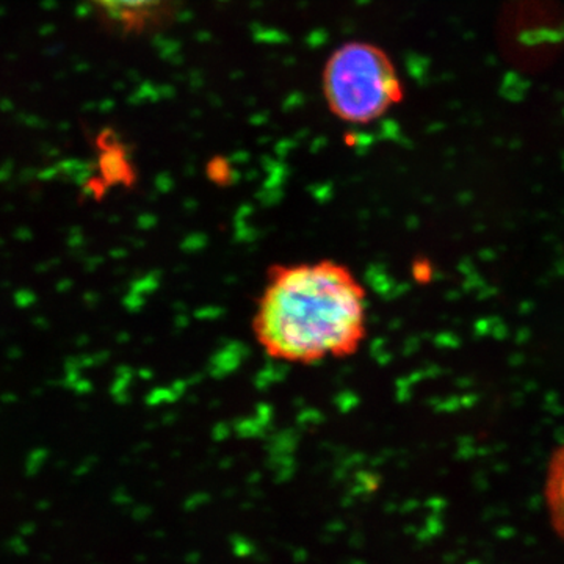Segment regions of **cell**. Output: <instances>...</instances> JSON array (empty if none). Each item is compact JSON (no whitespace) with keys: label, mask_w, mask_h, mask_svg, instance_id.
Instances as JSON below:
<instances>
[{"label":"cell","mask_w":564,"mask_h":564,"mask_svg":"<svg viewBox=\"0 0 564 564\" xmlns=\"http://www.w3.org/2000/svg\"><path fill=\"white\" fill-rule=\"evenodd\" d=\"M322 80L328 109L348 124H370L403 101L402 79L392 58L362 41L334 51Z\"/></svg>","instance_id":"7a4b0ae2"},{"label":"cell","mask_w":564,"mask_h":564,"mask_svg":"<svg viewBox=\"0 0 564 564\" xmlns=\"http://www.w3.org/2000/svg\"><path fill=\"white\" fill-rule=\"evenodd\" d=\"M111 24L124 32H143L172 10L176 0H90Z\"/></svg>","instance_id":"3957f363"},{"label":"cell","mask_w":564,"mask_h":564,"mask_svg":"<svg viewBox=\"0 0 564 564\" xmlns=\"http://www.w3.org/2000/svg\"><path fill=\"white\" fill-rule=\"evenodd\" d=\"M367 291L350 267L332 259L276 263L267 272L251 332L274 361L350 358L366 343Z\"/></svg>","instance_id":"6da1fadb"},{"label":"cell","mask_w":564,"mask_h":564,"mask_svg":"<svg viewBox=\"0 0 564 564\" xmlns=\"http://www.w3.org/2000/svg\"><path fill=\"white\" fill-rule=\"evenodd\" d=\"M544 497L552 527L564 540V444L555 452L551 463H549Z\"/></svg>","instance_id":"277c9868"}]
</instances>
